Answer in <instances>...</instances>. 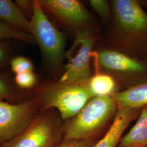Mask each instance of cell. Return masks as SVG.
I'll return each instance as SVG.
<instances>
[{
  "label": "cell",
  "instance_id": "1",
  "mask_svg": "<svg viewBox=\"0 0 147 147\" xmlns=\"http://www.w3.org/2000/svg\"><path fill=\"white\" fill-rule=\"evenodd\" d=\"M111 48L136 58L147 56V12L136 0H113Z\"/></svg>",
  "mask_w": 147,
  "mask_h": 147
},
{
  "label": "cell",
  "instance_id": "2",
  "mask_svg": "<svg viewBox=\"0 0 147 147\" xmlns=\"http://www.w3.org/2000/svg\"><path fill=\"white\" fill-rule=\"evenodd\" d=\"M32 98L41 110L53 109L63 121L76 116L93 97L87 81L70 82L58 81L46 82L32 89Z\"/></svg>",
  "mask_w": 147,
  "mask_h": 147
},
{
  "label": "cell",
  "instance_id": "3",
  "mask_svg": "<svg viewBox=\"0 0 147 147\" xmlns=\"http://www.w3.org/2000/svg\"><path fill=\"white\" fill-rule=\"evenodd\" d=\"M118 106L112 96L94 97L79 113L63 124V138L81 140L94 136L111 120H113Z\"/></svg>",
  "mask_w": 147,
  "mask_h": 147
},
{
  "label": "cell",
  "instance_id": "4",
  "mask_svg": "<svg viewBox=\"0 0 147 147\" xmlns=\"http://www.w3.org/2000/svg\"><path fill=\"white\" fill-rule=\"evenodd\" d=\"M30 25L31 34L39 47L44 67L53 74L61 70L63 73L65 36L49 20L38 0L34 1Z\"/></svg>",
  "mask_w": 147,
  "mask_h": 147
},
{
  "label": "cell",
  "instance_id": "5",
  "mask_svg": "<svg viewBox=\"0 0 147 147\" xmlns=\"http://www.w3.org/2000/svg\"><path fill=\"white\" fill-rule=\"evenodd\" d=\"M63 121L56 110H41L26 129L1 147H56L64 140Z\"/></svg>",
  "mask_w": 147,
  "mask_h": 147
},
{
  "label": "cell",
  "instance_id": "6",
  "mask_svg": "<svg viewBox=\"0 0 147 147\" xmlns=\"http://www.w3.org/2000/svg\"><path fill=\"white\" fill-rule=\"evenodd\" d=\"M98 72L107 74L126 88L147 81V61L116 49L99 51L96 55Z\"/></svg>",
  "mask_w": 147,
  "mask_h": 147
},
{
  "label": "cell",
  "instance_id": "7",
  "mask_svg": "<svg viewBox=\"0 0 147 147\" xmlns=\"http://www.w3.org/2000/svg\"><path fill=\"white\" fill-rule=\"evenodd\" d=\"M96 37L92 28H85L75 32L71 47L65 53L67 63L59 79L62 82H82L92 76L90 58Z\"/></svg>",
  "mask_w": 147,
  "mask_h": 147
},
{
  "label": "cell",
  "instance_id": "8",
  "mask_svg": "<svg viewBox=\"0 0 147 147\" xmlns=\"http://www.w3.org/2000/svg\"><path fill=\"white\" fill-rule=\"evenodd\" d=\"M40 111L33 98L20 104L0 100V145L26 129Z\"/></svg>",
  "mask_w": 147,
  "mask_h": 147
},
{
  "label": "cell",
  "instance_id": "9",
  "mask_svg": "<svg viewBox=\"0 0 147 147\" xmlns=\"http://www.w3.org/2000/svg\"><path fill=\"white\" fill-rule=\"evenodd\" d=\"M43 11L52 16L63 26L76 31L92 28V18L88 11L78 0H38Z\"/></svg>",
  "mask_w": 147,
  "mask_h": 147
},
{
  "label": "cell",
  "instance_id": "10",
  "mask_svg": "<svg viewBox=\"0 0 147 147\" xmlns=\"http://www.w3.org/2000/svg\"><path fill=\"white\" fill-rule=\"evenodd\" d=\"M141 109L119 107L104 137L93 147H117L123 134L132 121L137 118Z\"/></svg>",
  "mask_w": 147,
  "mask_h": 147
},
{
  "label": "cell",
  "instance_id": "11",
  "mask_svg": "<svg viewBox=\"0 0 147 147\" xmlns=\"http://www.w3.org/2000/svg\"><path fill=\"white\" fill-rule=\"evenodd\" d=\"M112 96L118 107L142 109L147 106V81L118 91Z\"/></svg>",
  "mask_w": 147,
  "mask_h": 147
},
{
  "label": "cell",
  "instance_id": "12",
  "mask_svg": "<svg viewBox=\"0 0 147 147\" xmlns=\"http://www.w3.org/2000/svg\"><path fill=\"white\" fill-rule=\"evenodd\" d=\"M0 20L31 34L30 19L10 0H0Z\"/></svg>",
  "mask_w": 147,
  "mask_h": 147
},
{
  "label": "cell",
  "instance_id": "13",
  "mask_svg": "<svg viewBox=\"0 0 147 147\" xmlns=\"http://www.w3.org/2000/svg\"><path fill=\"white\" fill-rule=\"evenodd\" d=\"M147 147V106L141 109L136 123L121 137L117 147Z\"/></svg>",
  "mask_w": 147,
  "mask_h": 147
},
{
  "label": "cell",
  "instance_id": "14",
  "mask_svg": "<svg viewBox=\"0 0 147 147\" xmlns=\"http://www.w3.org/2000/svg\"><path fill=\"white\" fill-rule=\"evenodd\" d=\"M32 98V90L20 88L14 80L7 74L0 71V100L12 104H20Z\"/></svg>",
  "mask_w": 147,
  "mask_h": 147
},
{
  "label": "cell",
  "instance_id": "15",
  "mask_svg": "<svg viewBox=\"0 0 147 147\" xmlns=\"http://www.w3.org/2000/svg\"><path fill=\"white\" fill-rule=\"evenodd\" d=\"M89 90L93 97L112 96L118 92L116 80L107 74L97 72L87 81Z\"/></svg>",
  "mask_w": 147,
  "mask_h": 147
},
{
  "label": "cell",
  "instance_id": "16",
  "mask_svg": "<svg viewBox=\"0 0 147 147\" xmlns=\"http://www.w3.org/2000/svg\"><path fill=\"white\" fill-rule=\"evenodd\" d=\"M16 40L34 44L36 42L31 34L22 31L0 20V40Z\"/></svg>",
  "mask_w": 147,
  "mask_h": 147
},
{
  "label": "cell",
  "instance_id": "17",
  "mask_svg": "<svg viewBox=\"0 0 147 147\" xmlns=\"http://www.w3.org/2000/svg\"><path fill=\"white\" fill-rule=\"evenodd\" d=\"M16 84L22 89L30 90L36 87L38 76L33 71H26L16 74L14 78Z\"/></svg>",
  "mask_w": 147,
  "mask_h": 147
},
{
  "label": "cell",
  "instance_id": "18",
  "mask_svg": "<svg viewBox=\"0 0 147 147\" xmlns=\"http://www.w3.org/2000/svg\"><path fill=\"white\" fill-rule=\"evenodd\" d=\"M89 4L100 18L105 21L112 19V11L110 2L106 0H90Z\"/></svg>",
  "mask_w": 147,
  "mask_h": 147
},
{
  "label": "cell",
  "instance_id": "19",
  "mask_svg": "<svg viewBox=\"0 0 147 147\" xmlns=\"http://www.w3.org/2000/svg\"><path fill=\"white\" fill-rule=\"evenodd\" d=\"M10 65L11 71L16 74L33 71L34 70V65L31 60L24 56H18L12 58Z\"/></svg>",
  "mask_w": 147,
  "mask_h": 147
},
{
  "label": "cell",
  "instance_id": "20",
  "mask_svg": "<svg viewBox=\"0 0 147 147\" xmlns=\"http://www.w3.org/2000/svg\"><path fill=\"white\" fill-rule=\"evenodd\" d=\"M98 140L95 138L81 140H63L56 147H93Z\"/></svg>",
  "mask_w": 147,
  "mask_h": 147
},
{
  "label": "cell",
  "instance_id": "21",
  "mask_svg": "<svg viewBox=\"0 0 147 147\" xmlns=\"http://www.w3.org/2000/svg\"><path fill=\"white\" fill-rule=\"evenodd\" d=\"M15 3L30 20L33 11L34 1L17 0Z\"/></svg>",
  "mask_w": 147,
  "mask_h": 147
},
{
  "label": "cell",
  "instance_id": "22",
  "mask_svg": "<svg viewBox=\"0 0 147 147\" xmlns=\"http://www.w3.org/2000/svg\"><path fill=\"white\" fill-rule=\"evenodd\" d=\"M3 42L0 40V68L5 65L9 57L8 47Z\"/></svg>",
  "mask_w": 147,
  "mask_h": 147
},
{
  "label": "cell",
  "instance_id": "23",
  "mask_svg": "<svg viewBox=\"0 0 147 147\" xmlns=\"http://www.w3.org/2000/svg\"><path fill=\"white\" fill-rule=\"evenodd\" d=\"M140 2L142 6L145 5L147 7V1H140ZM146 11L147 12V11Z\"/></svg>",
  "mask_w": 147,
  "mask_h": 147
},
{
  "label": "cell",
  "instance_id": "24",
  "mask_svg": "<svg viewBox=\"0 0 147 147\" xmlns=\"http://www.w3.org/2000/svg\"><path fill=\"white\" fill-rule=\"evenodd\" d=\"M145 59H146V60L147 61V56L146 57V58H145Z\"/></svg>",
  "mask_w": 147,
  "mask_h": 147
},
{
  "label": "cell",
  "instance_id": "25",
  "mask_svg": "<svg viewBox=\"0 0 147 147\" xmlns=\"http://www.w3.org/2000/svg\"><path fill=\"white\" fill-rule=\"evenodd\" d=\"M1 146H2V145H0V147H1Z\"/></svg>",
  "mask_w": 147,
  "mask_h": 147
},
{
  "label": "cell",
  "instance_id": "26",
  "mask_svg": "<svg viewBox=\"0 0 147 147\" xmlns=\"http://www.w3.org/2000/svg\"></svg>",
  "mask_w": 147,
  "mask_h": 147
}]
</instances>
